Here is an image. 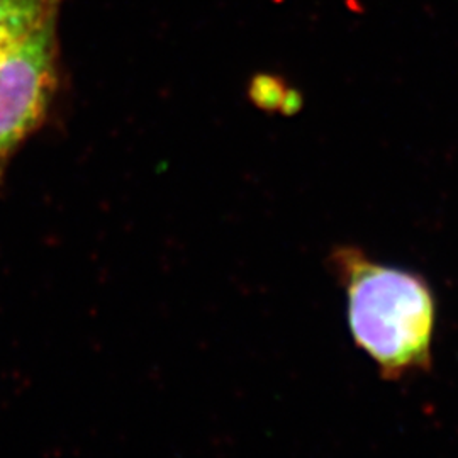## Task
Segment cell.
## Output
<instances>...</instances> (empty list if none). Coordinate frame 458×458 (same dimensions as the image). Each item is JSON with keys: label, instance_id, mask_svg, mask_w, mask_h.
Here are the masks:
<instances>
[{"label": "cell", "instance_id": "1", "mask_svg": "<svg viewBox=\"0 0 458 458\" xmlns=\"http://www.w3.org/2000/svg\"><path fill=\"white\" fill-rule=\"evenodd\" d=\"M355 344L386 380L429 372L437 301L425 278L367 259L357 248L335 253Z\"/></svg>", "mask_w": 458, "mask_h": 458}, {"label": "cell", "instance_id": "2", "mask_svg": "<svg viewBox=\"0 0 458 458\" xmlns=\"http://www.w3.org/2000/svg\"><path fill=\"white\" fill-rule=\"evenodd\" d=\"M58 85L56 21L0 60V185L17 148L45 121Z\"/></svg>", "mask_w": 458, "mask_h": 458}, {"label": "cell", "instance_id": "3", "mask_svg": "<svg viewBox=\"0 0 458 458\" xmlns=\"http://www.w3.org/2000/svg\"><path fill=\"white\" fill-rule=\"evenodd\" d=\"M64 0H0V60L56 21Z\"/></svg>", "mask_w": 458, "mask_h": 458}]
</instances>
